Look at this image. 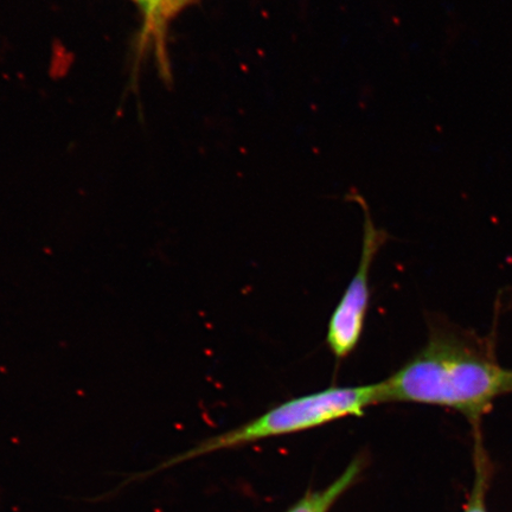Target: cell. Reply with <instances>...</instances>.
<instances>
[{"mask_svg":"<svg viewBox=\"0 0 512 512\" xmlns=\"http://www.w3.org/2000/svg\"><path fill=\"white\" fill-rule=\"evenodd\" d=\"M380 402L454 409L476 420L498 396L512 392V370L462 332L433 324L425 347L379 382Z\"/></svg>","mask_w":512,"mask_h":512,"instance_id":"cell-1","label":"cell"},{"mask_svg":"<svg viewBox=\"0 0 512 512\" xmlns=\"http://www.w3.org/2000/svg\"><path fill=\"white\" fill-rule=\"evenodd\" d=\"M379 383L356 387H329L291 399L270 409L247 424L216 435L188 452L179 454L152 472L171 467L204 454L255 443L329 424L348 416H361L370 406L379 405Z\"/></svg>","mask_w":512,"mask_h":512,"instance_id":"cell-2","label":"cell"},{"mask_svg":"<svg viewBox=\"0 0 512 512\" xmlns=\"http://www.w3.org/2000/svg\"><path fill=\"white\" fill-rule=\"evenodd\" d=\"M363 241L360 264L329 320L326 344L337 361L355 351L366 324L370 304V271L377 253L387 241V233L376 227L364 206Z\"/></svg>","mask_w":512,"mask_h":512,"instance_id":"cell-3","label":"cell"},{"mask_svg":"<svg viewBox=\"0 0 512 512\" xmlns=\"http://www.w3.org/2000/svg\"><path fill=\"white\" fill-rule=\"evenodd\" d=\"M360 472V462L350 464L348 469L343 472V475L328 486V488L307 495L288 512H328L338 497L342 496L349 489V486L355 482Z\"/></svg>","mask_w":512,"mask_h":512,"instance_id":"cell-4","label":"cell"},{"mask_svg":"<svg viewBox=\"0 0 512 512\" xmlns=\"http://www.w3.org/2000/svg\"><path fill=\"white\" fill-rule=\"evenodd\" d=\"M466 512H485L483 503V483L480 482L479 479L477 482L476 490L473 492L471 503Z\"/></svg>","mask_w":512,"mask_h":512,"instance_id":"cell-5","label":"cell"},{"mask_svg":"<svg viewBox=\"0 0 512 512\" xmlns=\"http://www.w3.org/2000/svg\"><path fill=\"white\" fill-rule=\"evenodd\" d=\"M190 2L191 0H164L160 12H163L165 16H170L174 14V12L181 10L183 6L189 4Z\"/></svg>","mask_w":512,"mask_h":512,"instance_id":"cell-6","label":"cell"},{"mask_svg":"<svg viewBox=\"0 0 512 512\" xmlns=\"http://www.w3.org/2000/svg\"><path fill=\"white\" fill-rule=\"evenodd\" d=\"M136 2L143 6L147 14L153 15L162 9L164 0H136Z\"/></svg>","mask_w":512,"mask_h":512,"instance_id":"cell-7","label":"cell"}]
</instances>
